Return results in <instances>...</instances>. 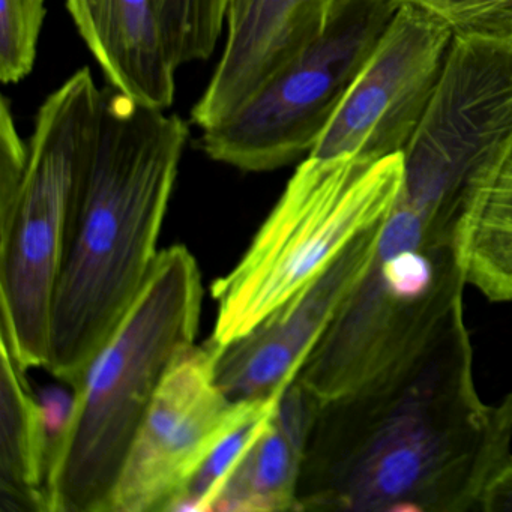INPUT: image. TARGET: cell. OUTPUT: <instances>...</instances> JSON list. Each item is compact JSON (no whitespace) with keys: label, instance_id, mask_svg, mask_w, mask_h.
Listing matches in <instances>:
<instances>
[{"label":"cell","instance_id":"1","mask_svg":"<svg viewBox=\"0 0 512 512\" xmlns=\"http://www.w3.org/2000/svg\"><path fill=\"white\" fill-rule=\"evenodd\" d=\"M512 394L487 406L464 317L409 358L320 403L296 511H479L511 455Z\"/></svg>","mask_w":512,"mask_h":512},{"label":"cell","instance_id":"2","mask_svg":"<svg viewBox=\"0 0 512 512\" xmlns=\"http://www.w3.org/2000/svg\"><path fill=\"white\" fill-rule=\"evenodd\" d=\"M187 122L107 85L53 302L46 370L74 388L136 301L187 145Z\"/></svg>","mask_w":512,"mask_h":512},{"label":"cell","instance_id":"3","mask_svg":"<svg viewBox=\"0 0 512 512\" xmlns=\"http://www.w3.org/2000/svg\"><path fill=\"white\" fill-rule=\"evenodd\" d=\"M203 286L185 245L161 250L148 281L95 352L47 485L49 512H107L128 449L175 356L194 344Z\"/></svg>","mask_w":512,"mask_h":512},{"label":"cell","instance_id":"4","mask_svg":"<svg viewBox=\"0 0 512 512\" xmlns=\"http://www.w3.org/2000/svg\"><path fill=\"white\" fill-rule=\"evenodd\" d=\"M403 154L308 155L229 274L215 281L209 343L226 346L320 274L391 214L403 187Z\"/></svg>","mask_w":512,"mask_h":512},{"label":"cell","instance_id":"5","mask_svg":"<svg viewBox=\"0 0 512 512\" xmlns=\"http://www.w3.org/2000/svg\"><path fill=\"white\" fill-rule=\"evenodd\" d=\"M466 286L451 233L428 226L398 197L370 268L338 308L296 380L320 401L359 388L464 317Z\"/></svg>","mask_w":512,"mask_h":512},{"label":"cell","instance_id":"6","mask_svg":"<svg viewBox=\"0 0 512 512\" xmlns=\"http://www.w3.org/2000/svg\"><path fill=\"white\" fill-rule=\"evenodd\" d=\"M100 103L88 67L46 98L19 193L0 209L2 341L25 370L49 362L53 302Z\"/></svg>","mask_w":512,"mask_h":512},{"label":"cell","instance_id":"7","mask_svg":"<svg viewBox=\"0 0 512 512\" xmlns=\"http://www.w3.org/2000/svg\"><path fill=\"white\" fill-rule=\"evenodd\" d=\"M512 155V31L455 29L439 82L403 151L400 200L452 233L464 200Z\"/></svg>","mask_w":512,"mask_h":512},{"label":"cell","instance_id":"8","mask_svg":"<svg viewBox=\"0 0 512 512\" xmlns=\"http://www.w3.org/2000/svg\"><path fill=\"white\" fill-rule=\"evenodd\" d=\"M398 7V0H334L320 34L238 112L203 130L200 148L256 173L310 155Z\"/></svg>","mask_w":512,"mask_h":512},{"label":"cell","instance_id":"9","mask_svg":"<svg viewBox=\"0 0 512 512\" xmlns=\"http://www.w3.org/2000/svg\"><path fill=\"white\" fill-rule=\"evenodd\" d=\"M454 32L439 14L400 2L310 157L403 154L439 82Z\"/></svg>","mask_w":512,"mask_h":512},{"label":"cell","instance_id":"10","mask_svg":"<svg viewBox=\"0 0 512 512\" xmlns=\"http://www.w3.org/2000/svg\"><path fill=\"white\" fill-rule=\"evenodd\" d=\"M256 401L236 403L221 391L211 344L185 347L167 368L134 436L107 512L166 511L212 446Z\"/></svg>","mask_w":512,"mask_h":512},{"label":"cell","instance_id":"11","mask_svg":"<svg viewBox=\"0 0 512 512\" xmlns=\"http://www.w3.org/2000/svg\"><path fill=\"white\" fill-rule=\"evenodd\" d=\"M385 221L347 245L247 334L221 347L208 341L215 350V380L229 400H266L295 382L338 308L370 268Z\"/></svg>","mask_w":512,"mask_h":512},{"label":"cell","instance_id":"12","mask_svg":"<svg viewBox=\"0 0 512 512\" xmlns=\"http://www.w3.org/2000/svg\"><path fill=\"white\" fill-rule=\"evenodd\" d=\"M334 0H229L226 44L191 122L226 121L322 31Z\"/></svg>","mask_w":512,"mask_h":512},{"label":"cell","instance_id":"13","mask_svg":"<svg viewBox=\"0 0 512 512\" xmlns=\"http://www.w3.org/2000/svg\"><path fill=\"white\" fill-rule=\"evenodd\" d=\"M67 8L110 86L157 109L172 106L178 70L155 0H67Z\"/></svg>","mask_w":512,"mask_h":512},{"label":"cell","instance_id":"14","mask_svg":"<svg viewBox=\"0 0 512 512\" xmlns=\"http://www.w3.org/2000/svg\"><path fill=\"white\" fill-rule=\"evenodd\" d=\"M320 403L295 379L278 398L271 422L233 470L212 511H296L302 461Z\"/></svg>","mask_w":512,"mask_h":512},{"label":"cell","instance_id":"15","mask_svg":"<svg viewBox=\"0 0 512 512\" xmlns=\"http://www.w3.org/2000/svg\"><path fill=\"white\" fill-rule=\"evenodd\" d=\"M2 341L0 376V509L49 511L46 443L37 392Z\"/></svg>","mask_w":512,"mask_h":512},{"label":"cell","instance_id":"16","mask_svg":"<svg viewBox=\"0 0 512 512\" xmlns=\"http://www.w3.org/2000/svg\"><path fill=\"white\" fill-rule=\"evenodd\" d=\"M451 244L466 284L490 301L512 302V155L464 200Z\"/></svg>","mask_w":512,"mask_h":512},{"label":"cell","instance_id":"17","mask_svg":"<svg viewBox=\"0 0 512 512\" xmlns=\"http://www.w3.org/2000/svg\"><path fill=\"white\" fill-rule=\"evenodd\" d=\"M280 395L256 401L250 412L221 436L166 511L199 512L214 509L233 470L271 422Z\"/></svg>","mask_w":512,"mask_h":512},{"label":"cell","instance_id":"18","mask_svg":"<svg viewBox=\"0 0 512 512\" xmlns=\"http://www.w3.org/2000/svg\"><path fill=\"white\" fill-rule=\"evenodd\" d=\"M46 0H0V79L19 83L34 70Z\"/></svg>","mask_w":512,"mask_h":512},{"label":"cell","instance_id":"19","mask_svg":"<svg viewBox=\"0 0 512 512\" xmlns=\"http://www.w3.org/2000/svg\"><path fill=\"white\" fill-rule=\"evenodd\" d=\"M40 406L41 425L46 443L47 469L49 479L59 454L64 448L76 410L77 389L70 383L56 379L55 383L44 386L37 392ZM47 479V485H49Z\"/></svg>","mask_w":512,"mask_h":512},{"label":"cell","instance_id":"20","mask_svg":"<svg viewBox=\"0 0 512 512\" xmlns=\"http://www.w3.org/2000/svg\"><path fill=\"white\" fill-rule=\"evenodd\" d=\"M427 8L448 20L454 29L463 28L476 17L493 10L505 0H398Z\"/></svg>","mask_w":512,"mask_h":512},{"label":"cell","instance_id":"21","mask_svg":"<svg viewBox=\"0 0 512 512\" xmlns=\"http://www.w3.org/2000/svg\"><path fill=\"white\" fill-rule=\"evenodd\" d=\"M479 511H512V454L493 473L485 485L479 502Z\"/></svg>","mask_w":512,"mask_h":512},{"label":"cell","instance_id":"22","mask_svg":"<svg viewBox=\"0 0 512 512\" xmlns=\"http://www.w3.org/2000/svg\"><path fill=\"white\" fill-rule=\"evenodd\" d=\"M460 29H493V31H512V0H505L493 10L467 23Z\"/></svg>","mask_w":512,"mask_h":512}]
</instances>
